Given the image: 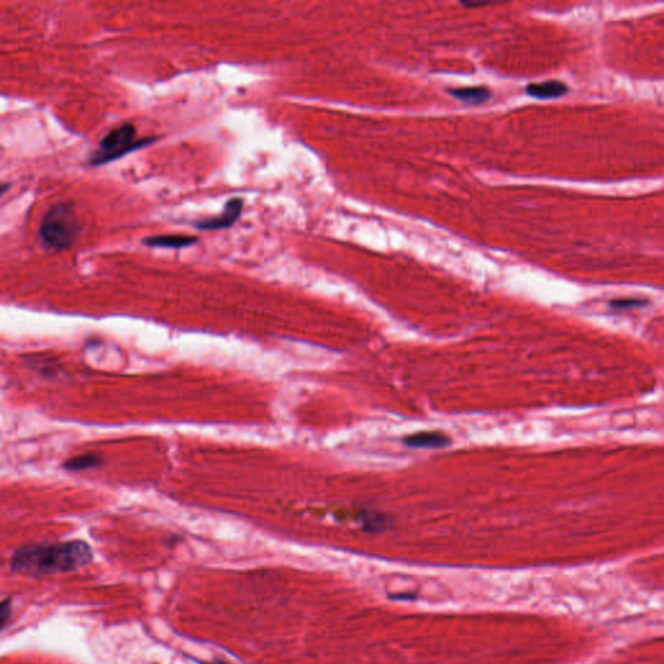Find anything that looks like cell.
Instances as JSON below:
<instances>
[{
	"instance_id": "obj_1",
	"label": "cell",
	"mask_w": 664,
	"mask_h": 664,
	"mask_svg": "<svg viewBox=\"0 0 664 664\" xmlns=\"http://www.w3.org/2000/svg\"><path fill=\"white\" fill-rule=\"evenodd\" d=\"M91 558V549L84 541L29 545L13 555L12 569L22 574L43 576L84 567Z\"/></svg>"
},
{
	"instance_id": "obj_2",
	"label": "cell",
	"mask_w": 664,
	"mask_h": 664,
	"mask_svg": "<svg viewBox=\"0 0 664 664\" xmlns=\"http://www.w3.org/2000/svg\"><path fill=\"white\" fill-rule=\"evenodd\" d=\"M79 234V222L72 204L60 203L42 219L39 237L47 248L61 251L72 247Z\"/></svg>"
},
{
	"instance_id": "obj_3",
	"label": "cell",
	"mask_w": 664,
	"mask_h": 664,
	"mask_svg": "<svg viewBox=\"0 0 664 664\" xmlns=\"http://www.w3.org/2000/svg\"><path fill=\"white\" fill-rule=\"evenodd\" d=\"M136 129L133 124H124L105 135L99 143V151L94 153L91 159V165L99 166L106 162L114 161L127 153L133 152L138 148L145 147L155 142L156 139H143L135 141Z\"/></svg>"
},
{
	"instance_id": "obj_4",
	"label": "cell",
	"mask_w": 664,
	"mask_h": 664,
	"mask_svg": "<svg viewBox=\"0 0 664 664\" xmlns=\"http://www.w3.org/2000/svg\"><path fill=\"white\" fill-rule=\"evenodd\" d=\"M243 207H244L243 199L232 198L226 203L223 212L219 216L210 217V219H199V221H195L192 225L198 230H203V231H213V230L231 228L239 219V217L242 216Z\"/></svg>"
},
{
	"instance_id": "obj_5",
	"label": "cell",
	"mask_w": 664,
	"mask_h": 664,
	"mask_svg": "<svg viewBox=\"0 0 664 664\" xmlns=\"http://www.w3.org/2000/svg\"><path fill=\"white\" fill-rule=\"evenodd\" d=\"M448 93L467 105H480L491 99V90L484 86L449 88Z\"/></svg>"
},
{
	"instance_id": "obj_6",
	"label": "cell",
	"mask_w": 664,
	"mask_h": 664,
	"mask_svg": "<svg viewBox=\"0 0 664 664\" xmlns=\"http://www.w3.org/2000/svg\"><path fill=\"white\" fill-rule=\"evenodd\" d=\"M569 87L560 81H546L527 86L525 93L536 99H555L566 95Z\"/></svg>"
},
{
	"instance_id": "obj_7",
	"label": "cell",
	"mask_w": 664,
	"mask_h": 664,
	"mask_svg": "<svg viewBox=\"0 0 664 664\" xmlns=\"http://www.w3.org/2000/svg\"><path fill=\"white\" fill-rule=\"evenodd\" d=\"M404 441L410 448H444L450 444V438L441 432H419L410 435Z\"/></svg>"
},
{
	"instance_id": "obj_8",
	"label": "cell",
	"mask_w": 664,
	"mask_h": 664,
	"mask_svg": "<svg viewBox=\"0 0 664 664\" xmlns=\"http://www.w3.org/2000/svg\"><path fill=\"white\" fill-rule=\"evenodd\" d=\"M143 243L150 247L184 248L198 243V237L187 235H155L144 237Z\"/></svg>"
},
{
	"instance_id": "obj_9",
	"label": "cell",
	"mask_w": 664,
	"mask_h": 664,
	"mask_svg": "<svg viewBox=\"0 0 664 664\" xmlns=\"http://www.w3.org/2000/svg\"><path fill=\"white\" fill-rule=\"evenodd\" d=\"M100 464H102V457L99 454L87 453V454H82V456L69 459L65 462L64 467L70 470V471H81V470H86V468H93V467H96Z\"/></svg>"
},
{
	"instance_id": "obj_10",
	"label": "cell",
	"mask_w": 664,
	"mask_h": 664,
	"mask_svg": "<svg viewBox=\"0 0 664 664\" xmlns=\"http://www.w3.org/2000/svg\"><path fill=\"white\" fill-rule=\"evenodd\" d=\"M646 304L647 301L642 299H617L610 303L611 308L614 309H632V308H640Z\"/></svg>"
},
{
	"instance_id": "obj_11",
	"label": "cell",
	"mask_w": 664,
	"mask_h": 664,
	"mask_svg": "<svg viewBox=\"0 0 664 664\" xmlns=\"http://www.w3.org/2000/svg\"><path fill=\"white\" fill-rule=\"evenodd\" d=\"M10 617V599L0 602V629L7 624Z\"/></svg>"
},
{
	"instance_id": "obj_12",
	"label": "cell",
	"mask_w": 664,
	"mask_h": 664,
	"mask_svg": "<svg viewBox=\"0 0 664 664\" xmlns=\"http://www.w3.org/2000/svg\"><path fill=\"white\" fill-rule=\"evenodd\" d=\"M389 598H392V599H414V598H417V594L404 593V594H393V596H389Z\"/></svg>"
},
{
	"instance_id": "obj_13",
	"label": "cell",
	"mask_w": 664,
	"mask_h": 664,
	"mask_svg": "<svg viewBox=\"0 0 664 664\" xmlns=\"http://www.w3.org/2000/svg\"><path fill=\"white\" fill-rule=\"evenodd\" d=\"M465 7H468V8H476V7H483V6H487V3H462Z\"/></svg>"
},
{
	"instance_id": "obj_14",
	"label": "cell",
	"mask_w": 664,
	"mask_h": 664,
	"mask_svg": "<svg viewBox=\"0 0 664 664\" xmlns=\"http://www.w3.org/2000/svg\"><path fill=\"white\" fill-rule=\"evenodd\" d=\"M8 189H10V184H7V183H6V184H0V196L4 195V193L8 191Z\"/></svg>"
},
{
	"instance_id": "obj_15",
	"label": "cell",
	"mask_w": 664,
	"mask_h": 664,
	"mask_svg": "<svg viewBox=\"0 0 664 664\" xmlns=\"http://www.w3.org/2000/svg\"><path fill=\"white\" fill-rule=\"evenodd\" d=\"M200 664H228V663H225V662H222V661H214L213 663H205V662H201V663Z\"/></svg>"
}]
</instances>
